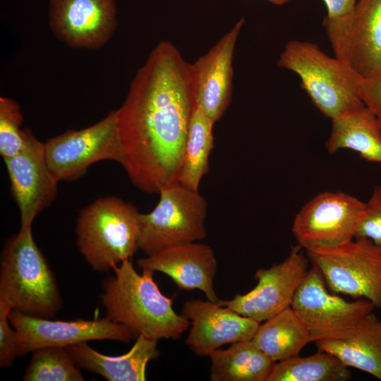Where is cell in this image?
<instances>
[{"instance_id": "cell-2", "label": "cell", "mask_w": 381, "mask_h": 381, "mask_svg": "<svg viewBox=\"0 0 381 381\" xmlns=\"http://www.w3.org/2000/svg\"><path fill=\"white\" fill-rule=\"evenodd\" d=\"M114 276L103 282L102 302L107 317L127 327L135 336L159 340L179 339L189 320L173 308L172 298L164 296L152 272L140 274L131 259L112 269Z\"/></svg>"}, {"instance_id": "cell-24", "label": "cell", "mask_w": 381, "mask_h": 381, "mask_svg": "<svg viewBox=\"0 0 381 381\" xmlns=\"http://www.w3.org/2000/svg\"><path fill=\"white\" fill-rule=\"evenodd\" d=\"M214 121L195 106L190 119L178 182L198 190L209 171V157L214 147Z\"/></svg>"}, {"instance_id": "cell-25", "label": "cell", "mask_w": 381, "mask_h": 381, "mask_svg": "<svg viewBox=\"0 0 381 381\" xmlns=\"http://www.w3.org/2000/svg\"><path fill=\"white\" fill-rule=\"evenodd\" d=\"M349 367L334 355L320 351L298 355L276 362L267 381H346L351 378Z\"/></svg>"}, {"instance_id": "cell-22", "label": "cell", "mask_w": 381, "mask_h": 381, "mask_svg": "<svg viewBox=\"0 0 381 381\" xmlns=\"http://www.w3.org/2000/svg\"><path fill=\"white\" fill-rule=\"evenodd\" d=\"M212 381H267L276 362L251 340L217 349L209 355Z\"/></svg>"}, {"instance_id": "cell-27", "label": "cell", "mask_w": 381, "mask_h": 381, "mask_svg": "<svg viewBox=\"0 0 381 381\" xmlns=\"http://www.w3.org/2000/svg\"><path fill=\"white\" fill-rule=\"evenodd\" d=\"M23 116L13 99L0 97V154L3 159L17 155L27 142L28 129L22 130Z\"/></svg>"}, {"instance_id": "cell-28", "label": "cell", "mask_w": 381, "mask_h": 381, "mask_svg": "<svg viewBox=\"0 0 381 381\" xmlns=\"http://www.w3.org/2000/svg\"><path fill=\"white\" fill-rule=\"evenodd\" d=\"M366 238L381 246V186H375L373 193L365 202L355 238Z\"/></svg>"}, {"instance_id": "cell-4", "label": "cell", "mask_w": 381, "mask_h": 381, "mask_svg": "<svg viewBox=\"0 0 381 381\" xmlns=\"http://www.w3.org/2000/svg\"><path fill=\"white\" fill-rule=\"evenodd\" d=\"M278 66L296 73L313 104L330 119L363 106V78L346 63L323 52L314 43L291 40L282 52Z\"/></svg>"}, {"instance_id": "cell-3", "label": "cell", "mask_w": 381, "mask_h": 381, "mask_svg": "<svg viewBox=\"0 0 381 381\" xmlns=\"http://www.w3.org/2000/svg\"><path fill=\"white\" fill-rule=\"evenodd\" d=\"M0 299L24 314L52 318L62 298L56 277L37 246L32 226L5 243L0 262Z\"/></svg>"}, {"instance_id": "cell-10", "label": "cell", "mask_w": 381, "mask_h": 381, "mask_svg": "<svg viewBox=\"0 0 381 381\" xmlns=\"http://www.w3.org/2000/svg\"><path fill=\"white\" fill-rule=\"evenodd\" d=\"M365 202L341 191H325L296 214L291 231L305 250L338 246L355 238Z\"/></svg>"}, {"instance_id": "cell-21", "label": "cell", "mask_w": 381, "mask_h": 381, "mask_svg": "<svg viewBox=\"0 0 381 381\" xmlns=\"http://www.w3.org/2000/svg\"><path fill=\"white\" fill-rule=\"evenodd\" d=\"M318 350L334 355L347 367L381 380V322L372 313L347 337L315 341Z\"/></svg>"}, {"instance_id": "cell-16", "label": "cell", "mask_w": 381, "mask_h": 381, "mask_svg": "<svg viewBox=\"0 0 381 381\" xmlns=\"http://www.w3.org/2000/svg\"><path fill=\"white\" fill-rule=\"evenodd\" d=\"M191 322L186 343L198 356H208L226 344L251 340L260 322L210 301L190 300L182 313Z\"/></svg>"}, {"instance_id": "cell-18", "label": "cell", "mask_w": 381, "mask_h": 381, "mask_svg": "<svg viewBox=\"0 0 381 381\" xmlns=\"http://www.w3.org/2000/svg\"><path fill=\"white\" fill-rule=\"evenodd\" d=\"M137 263L142 270L167 274L181 289H199L208 301L220 300L214 287L217 262L207 245L196 241L170 246L139 259Z\"/></svg>"}, {"instance_id": "cell-12", "label": "cell", "mask_w": 381, "mask_h": 381, "mask_svg": "<svg viewBox=\"0 0 381 381\" xmlns=\"http://www.w3.org/2000/svg\"><path fill=\"white\" fill-rule=\"evenodd\" d=\"M9 321L17 335L18 356L42 347H66L92 340L128 342L133 336L127 327L107 317L92 320H51L12 310Z\"/></svg>"}, {"instance_id": "cell-26", "label": "cell", "mask_w": 381, "mask_h": 381, "mask_svg": "<svg viewBox=\"0 0 381 381\" xmlns=\"http://www.w3.org/2000/svg\"><path fill=\"white\" fill-rule=\"evenodd\" d=\"M24 381H83L80 368L66 347L47 346L32 351Z\"/></svg>"}, {"instance_id": "cell-32", "label": "cell", "mask_w": 381, "mask_h": 381, "mask_svg": "<svg viewBox=\"0 0 381 381\" xmlns=\"http://www.w3.org/2000/svg\"><path fill=\"white\" fill-rule=\"evenodd\" d=\"M266 1L276 5H282L289 1L290 0H266Z\"/></svg>"}, {"instance_id": "cell-14", "label": "cell", "mask_w": 381, "mask_h": 381, "mask_svg": "<svg viewBox=\"0 0 381 381\" xmlns=\"http://www.w3.org/2000/svg\"><path fill=\"white\" fill-rule=\"evenodd\" d=\"M49 25L55 37L73 49H97L117 27L115 0H49Z\"/></svg>"}, {"instance_id": "cell-1", "label": "cell", "mask_w": 381, "mask_h": 381, "mask_svg": "<svg viewBox=\"0 0 381 381\" xmlns=\"http://www.w3.org/2000/svg\"><path fill=\"white\" fill-rule=\"evenodd\" d=\"M195 106L193 64L172 43L160 42L116 109L119 164L138 189L159 193L178 182Z\"/></svg>"}, {"instance_id": "cell-33", "label": "cell", "mask_w": 381, "mask_h": 381, "mask_svg": "<svg viewBox=\"0 0 381 381\" xmlns=\"http://www.w3.org/2000/svg\"><path fill=\"white\" fill-rule=\"evenodd\" d=\"M380 322H381V320H380Z\"/></svg>"}, {"instance_id": "cell-13", "label": "cell", "mask_w": 381, "mask_h": 381, "mask_svg": "<svg viewBox=\"0 0 381 381\" xmlns=\"http://www.w3.org/2000/svg\"><path fill=\"white\" fill-rule=\"evenodd\" d=\"M308 263L307 255L296 245L282 262L256 271L254 277L258 283L252 290L218 303L258 322H265L291 306L308 271Z\"/></svg>"}, {"instance_id": "cell-9", "label": "cell", "mask_w": 381, "mask_h": 381, "mask_svg": "<svg viewBox=\"0 0 381 381\" xmlns=\"http://www.w3.org/2000/svg\"><path fill=\"white\" fill-rule=\"evenodd\" d=\"M45 157L54 176L61 181L75 180L92 164L121 160L117 110L95 124L80 130H68L44 143Z\"/></svg>"}, {"instance_id": "cell-17", "label": "cell", "mask_w": 381, "mask_h": 381, "mask_svg": "<svg viewBox=\"0 0 381 381\" xmlns=\"http://www.w3.org/2000/svg\"><path fill=\"white\" fill-rule=\"evenodd\" d=\"M244 22L241 18L193 64L196 106L214 122L222 118L231 101L234 53Z\"/></svg>"}, {"instance_id": "cell-7", "label": "cell", "mask_w": 381, "mask_h": 381, "mask_svg": "<svg viewBox=\"0 0 381 381\" xmlns=\"http://www.w3.org/2000/svg\"><path fill=\"white\" fill-rule=\"evenodd\" d=\"M326 286L334 294L361 297L381 308V246L366 238L306 250Z\"/></svg>"}, {"instance_id": "cell-11", "label": "cell", "mask_w": 381, "mask_h": 381, "mask_svg": "<svg viewBox=\"0 0 381 381\" xmlns=\"http://www.w3.org/2000/svg\"><path fill=\"white\" fill-rule=\"evenodd\" d=\"M322 25L336 58L362 78L381 72V0H358L349 16Z\"/></svg>"}, {"instance_id": "cell-19", "label": "cell", "mask_w": 381, "mask_h": 381, "mask_svg": "<svg viewBox=\"0 0 381 381\" xmlns=\"http://www.w3.org/2000/svg\"><path fill=\"white\" fill-rule=\"evenodd\" d=\"M157 341L139 335L130 351L121 356L96 351L86 342L66 349L79 368L98 374L109 381H143L150 361L159 356Z\"/></svg>"}, {"instance_id": "cell-30", "label": "cell", "mask_w": 381, "mask_h": 381, "mask_svg": "<svg viewBox=\"0 0 381 381\" xmlns=\"http://www.w3.org/2000/svg\"><path fill=\"white\" fill-rule=\"evenodd\" d=\"M361 97L364 104L375 114L381 125V72L363 78Z\"/></svg>"}, {"instance_id": "cell-15", "label": "cell", "mask_w": 381, "mask_h": 381, "mask_svg": "<svg viewBox=\"0 0 381 381\" xmlns=\"http://www.w3.org/2000/svg\"><path fill=\"white\" fill-rule=\"evenodd\" d=\"M3 159L11 191L20 212V228L32 226L36 216L49 207L57 195L59 181L48 167L44 143L28 130L27 142L21 152Z\"/></svg>"}, {"instance_id": "cell-29", "label": "cell", "mask_w": 381, "mask_h": 381, "mask_svg": "<svg viewBox=\"0 0 381 381\" xmlns=\"http://www.w3.org/2000/svg\"><path fill=\"white\" fill-rule=\"evenodd\" d=\"M11 307L0 299V366H11L17 356V335L9 323Z\"/></svg>"}, {"instance_id": "cell-6", "label": "cell", "mask_w": 381, "mask_h": 381, "mask_svg": "<svg viewBox=\"0 0 381 381\" xmlns=\"http://www.w3.org/2000/svg\"><path fill=\"white\" fill-rule=\"evenodd\" d=\"M159 194L154 209L140 214L139 249L150 255L206 236L207 204L198 190L176 182L163 188Z\"/></svg>"}, {"instance_id": "cell-31", "label": "cell", "mask_w": 381, "mask_h": 381, "mask_svg": "<svg viewBox=\"0 0 381 381\" xmlns=\"http://www.w3.org/2000/svg\"><path fill=\"white\" fill-rule=\"evenodd\" d=\"M327 8V20H338L349 16L354 10L356 0H322Z\"/></svg>"}, {"instance_id": "cell-8", "label": "cell", "mask_w": 381, "mask_h": 381, "mask_svg": "<svg viewBox=\"0 0 381 381\" xmlns=\"http://www.w3.org/2000/svg\"><path fill=\"white\" fill-rule=\"evenodd\" d=\"M291 307L314 342L349 336L375 308L365 298L349 302L329 293L313 265L298 287Z\"/></svg>"}, {"instance_id": "cell-20", "label": "cell", "mask_w": 381, "mask_h": 381, "mask_svg": "<svg viewBox=\"0 0 381 381\" xmlns=\"http://www.w3.org/2000/svg\"><path fill=\"white\" fill-rule=\"evenodd\" d=\"M331 121L330 135L325 143L329 154L349 149L366 161L381 164V125L367 106Z\"/></svg>"}, {"instance_id": "cell-23", "label": "cell", "mask_w": 381, "mask_h": 381, "mask_svg": "<svg viewBox=\"0 0 381 381\" xmlns=\"http://www.w3.org/2000/svg\"><path fill=\"white\" fill-rule=\"evenodd\" d=\"M252 341L273 361L298 356L311 337L291 306L260 325Z\"/></svg>"}, {"instance_id": "cell-5", "label": "cell", "mask_w": 381, "mask_h": 381, "mask_svg": "<svg viewBox=\"0 0 381 381\" xmlns=\"http://www.w3.org/2000/svg\"><path fill=\"white\" fill-rule=\"evenodd\" d=\"M140 214L133 205L113 195L97 198L80 211L76 244L94 270L107 272L135 255Z\"/></svg>"}]
</instances>
